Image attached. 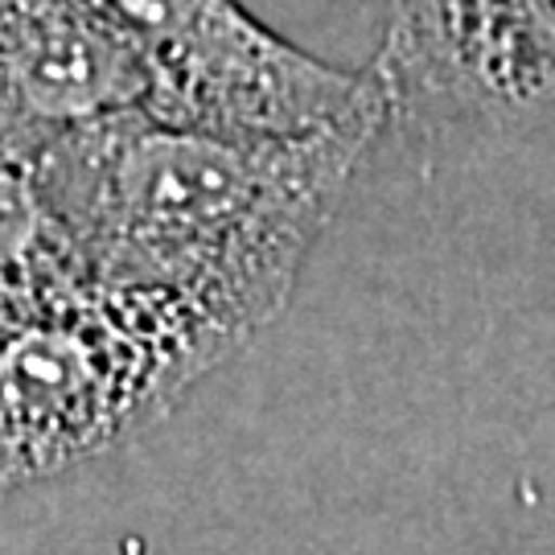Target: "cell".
Masks as SVG:
<instances>
[{
	"instance_id": "1",
	"label": "cell",
	"mask_w": 555,
	"mask_h": 555,
	"mask_svg": "<svg viewBox=\"0 0 555 555\" xmlns=\"http://www.w3.org/2000/svg\"><path fill=\"white\" fill-rule=\"evenodd\" d=\"M387 112L247 137L119 112L38 144V185L91 284L169 300L235 350L288 309Z\"/></svg>"
},
{
	"instance_id": "2",
	"label": "cell",
	"mask_w": 555,
	"mask_h": 555,
	"mask_svg": "<svg viewBox=\"0 0 555 555\" xmlns=\"http://www.w3.org/2000/svg\"><path fill=\"white\" fill-rule=\"evenodd\" d=\"M235 346L169 300L82 280L0 313V494L116 449Z\"/></svg>"
},
{
	"instance_id": "5",
	"label": "cell",
	"mask_w": 555,
	"mask_h": 555,
	"mask_svg": "<svg viewBox=\"0 0 555 555\" xmlns=\"http://www.w3.org/2000/svg\"><path fill=\"white\" fill-rule=\"evenodd\" d=\"M144 75L82 0H0V132L46 140L144 112Z\"/></svg>"
},
{
	"instance_id": "3",
	"label": "cell",
	"mask_w": 555,
	"mask_h": 555,
	"mask_svg": "<svg viewBox=\"0 0 555 555\" xmlns=\"http://www.w3.org/2000/svg\"><path fill=\"white\" fill-rule=\"evenodd\" d=\"M144 75V112L165 124L293 137L387 112L371 70L305 54L238 0H82ZM391 119V116H387Z\"/></svg>"
},
{
	"instance_id": "4",
	"label": "cell",
	"mask_w": 555,
	"mask_h": 555,
	"mask_svg": "<svg viewBox=\"0 0 555 555\" xmlns=\"http://www.w3.org/2000/svg\"><path fill=\"white\" fill-rule=\"evenodd\" d=\"M371 75L391 124H502L555 107V0H378Z\"/></svg>"
}]
</instances>
